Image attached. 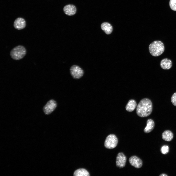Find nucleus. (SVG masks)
Listing matches in <instances>:
<instances>
[{
  "instance_id": "obj_7",
  "label": "nucleus",
  "mask_w": 176,
  "mask_h": 176,
  "mask_svg": "<svg viewBox=\"0 0 176 176\" xmlns=\"http://www.w3.org/2000/svg\"><path fill=\"white\" fill-rule=\"evenodd\" d=\"M126 157L122 153H119L117 156L116 161V165L119 168L124 167L126 161Z\"/></svg>"
},
{
  "instance_id": "obj_1",
  "label": "nucleus",
  "mask_w": 176,
  "mask_h": 176,
  "mask_svg": "<svg viewBox=\"0 0 176 176\" xmlns=\"http://www.w3.org/2000/svg\"><path fill=\"white\" fill-rule=\"evenodd\" d=\"M153 110V105L151 100L147 98L141 99L136 109L137 115L141 117L150 115Z\"/></svg>"
},
{
  "instance_id": "obj_20",
  "label": "nucleus",
  "mask_w": 176,
  "mask_h": 176,
  "mask_svg": "<svg viewBox=\"0 0 176 176\" xmlns=\"http://www.w3.org/2000/svg\"><path fill=\"white\" fill-rule=\"evenodd\" d=\"M159 176H168V175L166 174L163 173L160 175Z\"/></svg>"
},
{
  "instance_id": "obj_18",
  "label": "nucleus",
  "mask_w": 176,
  "mask_h": 176,
  "mask_svg": "<svg viewBox=\"0 0 176 176\" xmlns=\"http://www.w3.org/2000/svg\"><path fill=\"white\" fill-rule=\"evenodd\" d=\"M169 5L172 10L176 11V0H170Z\"/></svg>"
},
{
  "instance_id": "obj_9",
  "label": "nucleus",
  "mask_w": 176,
  "mask_h": 176,
  "mask_svg": "<svg viewBox=\"0 0 176 176\" xmlns=\"http://www.w3.org/2000/svg\"><path fill=\"white\" fill-rule=\"evenodd\" d=\"M13 25L16 29L18 30H22L25 27L26 22L23 18H18L14 21Z\"/></svg>"
},
{
  "instance_id": "obj_4",
  "label": "nucleus",
  "mask_w": 176,
  "mask_h": 176,
  "mask_svg": "<svg viewBox=\"0 0 176 176\" xmlns=\"http://www.w3.org/2000/svg\"><path fill=\"white\" fill-rule=\"evenodd\" d=\"M118 142V138L114 134H110L106 137L104 142L105 147L109 149H111L115 148Z\"/></svg>"
},
{
  "instance_id": "obj_14",
  "label": "nucleus",
  "mask_w": 176,
  "mask_h": 176,
  "mask_svg": "<svg viewBox=\"0 0 176 176\" xmlns=\"http://www.w3.org/2000/svg\"><path fill=\"white\" fill-rule=\"evenodd\" d=\"M174 135L172 132L170 130H166L162 134V138L164 140L167 142L171 141L173 139Z\"/></svg>"
},
{
  "instance_id": "obj_6",
  "label": "nucleus",
  "mask_w": 176,
  "mask_h": 176,
  "mask_svg": "<svg viewBox=\"0 0 176 176\" xmlns=\"http://www.w3.org/2000/svg\"><path fill=\"white\" fill-rule=\"evenodd\" d=\"M57 105V103L53 99L50 100L43 108L44 113L47 115L50 114L55 110Z\"/></svg>"
},
{
  "instance_id": "obj_11",
  "label": "nucleus",
  "mask_w": 176,
  "mask_h": 176,
  "mask_svg": "<svg viewBox=\"0 0 176 176\" xmlns=\"http://www.w3.org/2000/svg\"><path fill=\"white\" fill-rule=\"evenodd\" d=\"M172 65V61L167 58H164L160 62V66L164 69H169L171 68Z\"/></svg>"
},
{
  "instance_id": "obj_12",
  "label": "nucleus",
  "mask_w": 176,
  "mask_h": 176,
  "mask_svg": "<svg viewBox=\"0 0 176 176\" xmlns=\"http://www.w3.org/2000/svg\"><path fill=\"white\" fill-rule=\"evenodd\" d=\"M146 123V126L144 129V131L146 133H148L153 130L155 126V123L154 121L151 119H148Z\"/></svg>"
},
{
  "instance_id": "obj_13",
  "label": "nucleus",
  "mask_w": 176,
  "mask_h": 176,
  "mask_svg": "<svg viewBox=\"0 0 176 176\" xmlns=\"http://www.w3.org/2000/svg\"><path fill=\"white\" fill-rule=\"evenodd\" d=\"M101 29L107 34H110L113 30V28L111 25L109 23L104 22L101 25Z\"/></svg>"
},
{
  "instance_id": "obj_2",
  "label": "nucleus",
  "mask_w": 176,
  "mask_h": 176,
  "mask_svg": "<svg viewBox=\"0 0 176 176\" xmlns=\"http://www.w3.org/2000/svg\"><path fill=\"white\" fill-rule=\"evenodd\" d=\"M165 49L164 44L161 41H155L149 45V50L150 54L155 57L159 56L164 52Z\"/></svg>"
},
{
  "instance_id": "obj_10",
  "label": "nucleus",
  "mask_w": 176,
  "mask_h": 176,
  "mask_svg": "<svg viewBox=\"0 0 176 176\" xmlns=\"http://www.w3.org/2000/svg\"><path fill=\"white\" fill-rule=\"evenodd\" d=\"M63 10L65 14L69 16L73 15L75 14L76 11L75 6L73 5L69 4L65 6Z\"/></svg>"
},
{
  "instance_id": "obj_8",
  "label": "nucleus",
  "mask_w": 176,
  "mask_h": 176,
  "mask_svg": "<svg viewBox=\"0 0 176 176\" xmlns=\"http://www.w3.org/2000/svg\"><path fill=\"white\" fill-rule=\"evenodd\" d=\"M129 162L132 166L137 168H141L143 165L142 160L135 156H133L130 157L129 159Z\"/></svg>"
},
{
  "instance_id": "obj_17",
  "label": "nucleus",
  "mask_w": 176,
  "mask_h": 176,
  "mask_svg": "<svg viewBox=\"0 0 176 176\" xmlns=\"http://www.w3.org/2000/svg\"><path fill=\"white\" fill-rule=\"evenodd\" d=\"M169 151L168 146L166 145L163 146L161 148L160 151L161 153L163 154H166Z\"/></svg>"
},
{
  "instance_id": "obj_19",
  "label": "nucleus",
  "mask_w": 176,
  "mask_h": 176,
  "mask_svg": "<svg viewBox=\"0 0 176 176\" xmlns=\"http://www.w3.org/2000/svg\"><path fill=\"white\" fill-rule=\"evenodd\" d=\"M171 101L172 104L176 106V92L172 95L171 98Z\"/></svg>"
},
{
  "instance_id": "obj_5",
  "label": "nucleus",
  "mask_w": 176,
  "mask_h": 176,
  "mask_svg": "<svg viewBox=\"0 0 176 176\" xmlns=\"http://www.w3.org/2000/svg\"><path fill=\"white\" fill-rule=\"evenodd\" d=\"M70 74L73 77L76 79H78L84 75L83 70L79 66L74 65L70 69Z\"/></svg>"
},
{
  "instance_id": "obj_15",
  "label": "nucleus",
  "mask_w": 176,
  "mask_h": 176,
  "mask_svg": "<svg viewBox=\"0 0 176 176\" xmlns=\"http://www.w3.org/2000/svg\"><path fill=\"white\" fill-rule=\"evenodd\" d=\"M137 104L136 101L134 99L129 100L125 107L126 110L129 112H132L137 107Z\"/></svg>"
},
{
  "instance_id": "obj_16",
  "label": "nucleus",
  "mask_w": 176,
  "mask_h": 176,
  "mask_svg": "<svg viewBox=\"0 0 176 176\" xmlns=\"http://www.w3.org/2000/svg\"><path fill=\"white\" fill-rule=\"evenodd\" d=\"M74 175L75 176H89L88 172L86 169L81 168L78 169L75 171Z\"/></svg>"
},
{
  "instance_id": "obj_3",
  "label": "nucleus",
  "mask_w": 176,
  "mask_h": 176,
  "mask_svg": "<svg viewBox=\"0 0 176 176\" xmlns=\"http://www.w3.org/2000/svg\"><path fill=\"white\" fill-rule=\"evenodd\" d=\"M26 50L24 46L18 45L13 48L10 52L11 57L15 60L22 59L25 55Z\"/></svg>"
}]
</instances>
